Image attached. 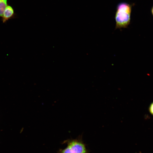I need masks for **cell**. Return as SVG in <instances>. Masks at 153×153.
Instances as JSON below:
<instances>
[{
    "instance_id": "6da1fadb",
    "label": "cell",
    "mask_w": 153,
    "mask_h": 153,
    "mask_svg": "<svg viewBox=\"0 0 153 153\" xmlns=\"http://www.w3.org/2000/svg\"><path fill=\"white\" fill-rule=\"evenodd\" d=\"M133 5L123 2L117 5L114 16L115 29L128 27L130 23L132 8Z\"/></svg>"
},
{
    "instance_id": "7a4b0ae2",
    "label": "cell",
    "mask_w": 153,
    "mask_h": 153,
    "mask_svg": "<svg viewBox=\"0 0 153 153\" xmlns=\"http://www.w3.org/2000/svg\"><path fill=\"white\" fill-rule=\"evenodd\" d=\"M86 149L84 145L77 141L70 142L68 146L63 150L61 153H86Z\"/></svg>"
},
{
    "instance_id": "3957f363",
    "label": "cell",
    "mask_w": 153,
    "mask_h": 153,
    "mask_svg": "<svg viewBox=\"0 0 153 153\" xmlns=\"http://www.w3.org/2000/svg\"><path fill=\"white\" fill-rule=\"evenodd\" d=\"M14 14L15 13L13 8L10 5H7L2 16L3 22L5 23L9 19L14 18Z\"/></svg>"
},
{
    "instance_id": "277c9868",
    "label": "cell",
    "mask_w": 153,
    "mask_h": 153,
    "mask_svg": "<svg viewBox=\"0 0 153 153\" xmlns=\"http://www.w3.org/2000/svg\"><path fill=\"white\" fill-rule=\"evenodd\" d=\"M7 0H0V17L2 16L3 12L7 6Z\"/></svg>"
},
{
    "instance_id": "5b68a950",
    "label": "cell",
    "mask_w": 153,
    "mask_h": 153,
    "mask_svg": "<svg viewBox=\"0 0 153 153\" xmlns=\"http://www.w3.org/2000/svg\"><path fill=\"white\" fill-rule=\"evenodd\" d=\"M148 110L150 114L153 116V102L150 105Z\"/></svg>"
},
{
    "instance_id": "8992f818",
    "label": "cell",
    "mask_w": 153,
    "mask_h": 153,
    "mask_svg": "<svg viewBox=\"0 0 153 153\" xmlns=\"http://www.w3.org/2000/svg\"><path fill=\"white\" fill-rule=\"evenodd\" d=\"M151 12L152 15L153 16V6L152 7V8L151 9Z\"/></svg>"
}]
</instances>
